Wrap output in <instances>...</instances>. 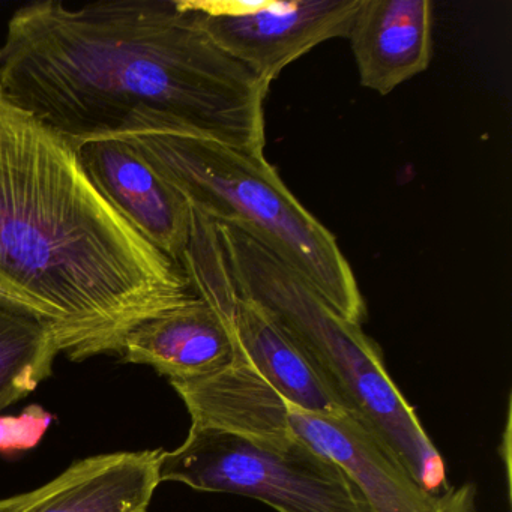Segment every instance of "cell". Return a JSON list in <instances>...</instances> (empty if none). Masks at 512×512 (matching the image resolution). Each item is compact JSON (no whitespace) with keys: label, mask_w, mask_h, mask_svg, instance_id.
<instances>
[{"label":"cell","mask_w":512,"mask_h":512,"mask_svg":"<svg viewBox=\"0 0 512 512\" xmlns=\"http://www.w3.org/2000/svg\"><path fill=\"white\" fill-rule=\"evenodd\" d=\"M0 88L74 143L164 130L265 151L269 89L182 0L25 5L0 46Z\"/></svg>","instance_id":"6da1fadb"},{"label":"cell","mask_w":512,"mask_h":512,"mask_svg":"<svg viewBox=\"0 0 512 512\" xmlns=\"http://www.w3.org/2000/svg\"><path fill=\"white\" fill-rule=\"evenodd\" d=\"M0 286L80 362L119 355L152 317L196 301L83 169L76 143L0 88Z\"/></svg>","instance_id":"7a4b0ae2"},{"label":"cell","mask_w":512,"mask_h":512,"mask_svg":"<svg viewBox=\"0 0 512 512\" xmlns=\"http://www.w3.org/2000/svg\"><path fill=\"white\" fill-rule=\"evenodd\" d=\"M196 212L235 289L266 308L295 338L347 412L418 484L431 493L448 490L445 460L388 373L379 344L253 236Z\"/></svg>","instance_id":"3957f363"},{"label":"cell","mask_w":512,"mask_h":512,"mask_svg":"<svg viewBox=\"0 0 512 512\" xmlns=\"http://www.w3.org/2000/svg\"><path fill=\"white\" fill-rule=\"evenodd\" d=\"M131 146L211 220L253 236L304 277L349 322L367 319L364 296L335 236L293 196L265 155L178 131L122 134Z\"/></svg>","instance_id":"277c9868"},{"label":"cell","mask_w":512,"mask_h":512,"mask_svg":"<svg viewBox=\"0 0 512 512\" xmlns=\"http://www.w3.org/2000/svg\"><path fill=\"white\" fill-rule=\"evenodd\" d=\"M191 425L218 428L253 442H298L329 458L358 485L373 512H476V487L431 493L349 413L308 412L284 400L241 362L203 379L170 382Z\"/></svg>","instance_id":"5b68a950"},{"label":"cell","mask_w":512,"mask_h":512,"mask_svg":"<svg viewBox=\"0 0 512 512\" xmlns=\"http://www.w3.org/2000/svg\"><path fill=\"white\" fill-rule=\"evenodd\" d=\"M161 482L251 497L277 512H373L340 466L298 442L268 445L191 425L181 446L163 451Z\"/></svg>","instance_id":"8992f818"},{"label":"cell","mask_w":512,"mask_h":512,"mask_svg":"<svg viewBox=\"0 0 512 512\" xmlns=\"http://www.w3.org/2000/svg\"><path fill=\"white\" fill-rule=\"evenodd\" d=\"M362 0H182L203 32L269 89L314 47L349 37Z\"/></svg>","instance_id":"52a82bcc"},{"label":"cell","mask_w":512,"mask_h":512,"mask_svg":"<svg viewBox=\"0 0 512 512\" xmlns=\"http://www.w3.org/2000/svg\"><path fill=\"white\" fill-rule=\"evenodd\" d=\"M76 146L83 169L106 202L179 266L191 235L187 199L118 137L86 140Z\"/></svg>","instance_id":"ba28073f"},{"label":"cell","mask_w":512,"mask_h":512,"mask_svg":"<svg viewBox=\"0 0 512 512\" xmlns=\"http://www.w3.org/2000/svg\"><path fill=\"white\" fill-rule=\"evenodd\" d=\"M161 457L163 449L83 458L35 490L0 499V512H148Z\"/></svg>","instance_id":"9c48e42d"},{"label":"cell","mask_w":512,"mask_h":512,"mask_svg":"<svg viewBox=\"0 0 512 512\" xmlns=\"http://www.w3.org/2000/svg\"><path fill=\"white\" fill-rule=\"evenodd\" d=\"M349 38L361 85L391 94L430 65L433 2L362 0Z\"/></svg>","instance_id":"30bf717a"},{"label":"cell","mask_w":512,"mask_h":512,"mask_svg":"<svg viewBox=\"0 0 512 512\" xmlns=\"http://www.w3.org/2000/svg\"><path fill=\"white\" fill-rule=\"evenodd\" d=\"M122 361L148 365L170 382L212 376L235 361L223 320L202 299L140 323L122 343Z\"/></svg>","instance_id":"8fae6325"},{"label":"cell","mask_w":512,"mask_h":512,"mask_svg":"<svg viewBox=\"0 0 512 512\" xmlns=\"http://www.w3.org/2000/svg\"><path fill=\"white\" fill-rule=\"evenodd\" d=\"M58 355L55 337L41 320L0 304V412L49 379Z\"/></svg>","instance_id":"7c38bea8"},{"label":"cell","mask_w":512,"mask_h":512,"mask_svg":"<svg viewBox=\"0 0 512 512\" xmlns=\"http://www.w3.org/2000/svg\"><path fill=\"white\" fill-rule=\"evenodd\" d=\"M52 413L31 406L19 416H0V452L29 451L43 439L52 424Z\"/></svg>","instance_id":"4fadbf2b"},{"label":"cell","mask_w":512,"mask_h":512,"mask_svg":"<svg viewBox=\"0 0 512 512\" xmlns=\"http://www.w3.org/2000/svg\"><path fill=\"white\" fill-rule=\"evenodd\" d=\"M0 304L7 305V307L14 308V310L22 311V313H25L22 304H20V302L17 301V299L14 298V296L11 295V293L8 292L7 289H4L2 286H0Z\"/></svg>","instance_id":"5bb4252c"}]
</instances>
